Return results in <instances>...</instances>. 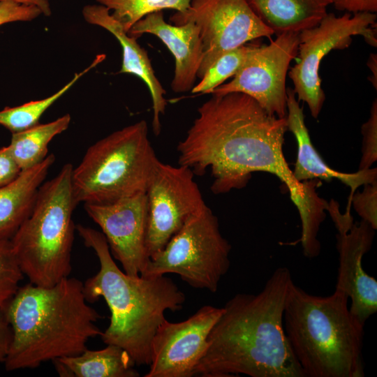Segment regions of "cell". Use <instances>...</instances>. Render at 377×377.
<instances>
[{
	"label": "cell",
	"instance_id": "cell-22",
	"mask_svg": "<svg viewBox=\"0 0 377 377\" xmlns=\"http://www.w3.org/2000/svg\"><path fill=\"white\" fill-rule=\"evenodd\" d=\"M71 117L66 114L46 124H38L28 129L12 133L8 147L22 170L41 163L48 155V145L69 126Z\"/></svg>",
	"mask_w": 377,
	"mask_h": 377
},
{
	"label": "cell",
	"instance_id": "cell-27",
	"mask_svg": "<svg viewBox=\"0 0 377 377\" xmlns=\"http://www.w3.org/2000/svg\"><path fill=\"white\" fill-rule=\"evenodd\" d=\"M363 136L359 170L370 169L377 160V101L373 102L370 116L362 126Z\"/></svg>",
	"mask_w": 377,
	"mask_h": 377
},
{
	"label": "cell",
	"instance_id": "cell-14",
	"mask_svg": "<svg viewBox=\"0 0 377 377\" xmlns=\"http://www.w3.org/2000/svg\"><path fill=\"white\" fill-rule=\"evenodd\" d=\"M84 207L101 228L112 256L121 263L124 272L140 275L149 260L146 193L108 204L84 203Z\"/></svg>",
	"mask_w": 377,
	"mask_h": 377
},
{
	"label": "cell",
	"instance_id": "cell-20",
	"mask_svg": "<svg viewBox=\"0 0 377 377\" xmlns=\"http://www.w3.org/2000/svg\"><path fill=\"white\" fill-rule=\"evenodd\" d=\"M259 18L277 35L318 25L331 0H246Z\"/></svg>",
	"mask_w": 377,
	"mask_h": 377
},
{
	"label": "cell",
	"instance_id": "cell-3",
	"mask_svg": "<svg viewBox=\"0 0 377 377\" xmlns=\"http://www.w3.org/2000/svg\"><path fill=\"white\" fill-rule=\"evenodd\" d=\"M87 302L76 278L49 287L20 286L3 307L12 330L6 370L32 369L82 353L90 339L102 334L96 325L101 316Z\"/></svg>",
	"mask_w": 377,
	"mask_h": 377
},
{
	"label": "cell",
	"instance_id": "cell-16",
	"mask_svg": "<svg viewBox=\"0 0 377 377\" xmlns=\"http://www.w3.org/2000/svg\"><path fill=\"white\" fill-rule=\"evenodd\" d=\"M127 34L138 38L143 34L157 36L167 46L175 60L171 89L175 93L191 90L203 58V45L198 27L192 22L175 25L165 22L163 11L145 16Z\"/></svg>",
	"mask_w": 377,
	"mask_h": 377
},
{
	"label": "cell",
	"instance_id": "cell-32",
	"mask_svg": "<svg viewBox=\"0 0 377 377\" xmlns=\"http://www.w3.org/2000/svg\"><path fill=\"white\" fill-rule=\"evenodd\" d=\"M12 341V330L3 308H0V362L3 363Z\"/></svg>",
	"mask_w": 377,
	"mask_h": 377
},
{
	"label": "cell",
	"instance_id": "cell-8",
	"mask_svg": "<svg viewBox=\"0 0 377 377\" xmlns=\"http://www.w3.org/2000/svg\"><path fill=\"white\" fill-rule=\"evenodd\" d=\"M231 245L208 207L191 216L162 250L150 258L140 276L175 274L193 288L217 291L230 269Z\"/></svg>",
	"mask_w": 377,
	"mask_h": 377
},
{
	"label": "cell",
	"instance_id": "cell-9",
	"mask_svg": "<svg viewBox=\"0 0 377 377\" xmlns=\"http://www.w3.org/2000/svg\"><path fill=\"white\" fill-rule=\"evenodd\" d=\"M376 22L373 13H347L340 17L327 13L318 25L299 33L297 61L288 75L298 101L307 103L313 117H318L325 97L319 75L323 58L332 50L348 47L354 36H362L376 47Z\"/></svg>",
	"mask_w": 377,
	"mask_h": 377
},
{
	"label": "cell",
	"instance_id": "cell-12",
	"mask_svg": "<svg viewBox=\"0 0 377 377\" xmlns=\"http://www.w3.org/2000/svg\"><path fill=\"white\" fill-rule=\"evenodd\" d=\"M299 33L277 35L269 45H250L246 59L226 84L213 90L214 96L239 92L253 98L269 114L287 116L286 74L290 61L297 54Z\"/></svg>",
	"mask_w": 377,
	"mask_h": 377
},
{
	"label": "cell",
	"instance_id": "cell-11",
	"mask_svg": "<svg viewBox=\"0 0 377 377\" xmlns=\"http://www.w3.org/2000/svg\"><path fill=\"white\" fill-rule=\"evenodd\" d=\"M194 175L187 166L159 160L156 163L145 192L149 258L163 249L191 216L207 207Z\"/></svg>",
	"mask_w": 377,
	"mask_h": 377
},
{
	"label": "cell",
	"instance_id": "cell-5",
	"mask_svg": "<svg viewBox=\"0 0 377 377\" xmlns=\"http://www.w3.org/2000/svg\"><path fill=\"white\" fill-rule=\"evenodd\" d=\"M348 300L339 290L318 296L293 283L283 325L305 377L364 376V325L350 313Z\"/></svg>",
	"mask_w": 377,
	"mask_h": 377
},
{
	"label": "cell",
	"instance_id": "cell-24",
	"mask_svg": "<svg viewBox=\"0 0 377 377\" xmlns=\"http://www.w3.org/2000/svg\"><path fill=\"white\" fill-rule=\"evenodd\" d=\"M101 5L112 10V16L128 32L145 16L164 9L184 12L190 6L191 0H96Z\"/></svg>",
	"mask_w": 377,
	"mask_h": 377
},
{
	"label": "cell",
	"instance_id": "cell-29",
	"mask_svg": "<svg viewBox=\"0 0 377 377\" xmlns=\"http://www.w3.org/2000/svg\"><path fill=\"white\" fill-rule=\"evenodd\" d=\"M35 6L18 3L12 1L0 2V27L13 22L31 21L41 15Z\"/></svg>",
	"mask_w": 377,
	"mask_h": 377
},
{
	"label": "cell",
	"instance_id": "cell-13",
	"mask_svg": "<svg viewBox=\"0 0 377 377\" xmlns=\"http://www.w3.org/2000/svg\"><path fill=\"white\" fill-rule=\"evenodd\" d=\"M223 311V307L205 305L184 321L171 323L165 318L154 336L149 371L145 377L193 376Z\"/></svg>",
	"mask_w": 377,
	"mask_h": 377
},
{
	"label": "cell",
	"instance_id": "cell-18",
	"mask_svg": "<svg viewBox=\"0 0 377 377\" xmlns=\"http://www.w3.org/2000/svg\"><path fill=\"white\" fill-rule=\"evenodd\" d=\"M110 10L103 5H87L82 10L84 20L89 24L99 26L111 33L122 48V65L120 73H131L140 77L147 86L153 104L152 128L155 135L161 133L160 117L167 105L165 91L157 79L147 52L130 36L122 25L116 20Z\"/></svg>",
	"mask_w": 377,
	"mask_h": 377
},
{
	"label": "cell",
	"instance_id": "cell-23",
	"mask_svg": "<svg viewBox=\"0 0 377 377\" xmlns=\"http://www.w3.org/2000/svg\"><path fill=\"white\" fill-rule=\"evenodd\" d=\"M105 59L98 54L93 62L82 71L75 73L61 89L54 94L40 100L31 101L15 107H6L0 111V126L12 133L28 129L38 124L43 113L62 96L82 76L96 66Z\"/></svg>",
	"mask_w": 377,
	"mask_h": 377
},
{
	"label": "cell",
	"instance_id": "cell-34",
	"mask_svg": "<svg viewBox=\"0 0 377 377\" xmlns=\"http://www.w3.org/2000/svg\"><path fill=\"white\" fill-rule=\"evenodd\" d=\"M367 66L371 69L372 76L369 77V80L375 87L377 88V55L376 54H371L368 61Z\"/></svg>",
	"mask_w": 377,
	"mask_h": 377
},
{
	"label": "cell",
	"instance_id": "cell-17",
	"mask_svg": "<svg viewBox=\"0 0 377 377\" xmlns=\"http://www.w3.org/2000/svg\"><path fill=\"white\" fill-rule=\"evenodd\" d=\"M287 116L288 130L294 135L297 144V155L294 170L295 178L300 182L311 179L331 182L336 179L350 187V193L346 213H350V199L360 186L377 180L376 168L360 170L353 173L337 171L330 167L314 147L304 122L303 109L300 107L293 89L288 88Z\"/></svg>",
	"mask_w": 377,
	"mask_h": 377
},
{
	"label": "cell",
	"instance_id": "cell-2",
	"mask_svg": "<svg viewBox=\"0 0 377 377\" xmlns=\"http://www.w3.org/2000/svg\"><path fill=\"white\" fill-rule=\"evenodd\" d=\"M293 283L289 269L279 267L258 293H238L230 299L208 336L194 376L305 377L283 325Z\"/></svg>",
	"mask_w": 377,
	"mask_h": 377
},
{
	"label": "cell",
	"instance_id": "cell-30",
	"mask_svg": "<svg viewBox=\"0 0 377 377\" xmlns=\"http://www.w3.org/2000/svg\"><path fill=\"white\" fill-rule=\"evenodd\" d=\"M21 172L8 146L0 148V187L11 183Z\"/></svg>",
	"mask_w": 377,
	"mask_h": 377
},
{
	"label": "cell",
	"instance_id": "cell-33",
	"mask_svg": "<svg viewBox=\"0 0 377 377\" xmlns=\"http://www.w3.org/2000/svg\"><path fill=\"white\" fill-rule=\"evenodd\" d=\"M6 1H12L21 4L35 6L40 10L42 14L46 16L51 14V9L48 0H0V2Z\"/></svg>",
	"mask_w": 377,
	"mask_h": 377
},
{
	"label": "cell",
	"instance_id": "cell-21",
	"mask_svg": "<svg viewBox=\"0 0 377 377\" xmlns=\"http://www.w3.org/2000/svg\"><path fill=\"white\" fill-rule=\"evenodd\" d=\"M62 377H137L139 373L130 355L123 348L107 345L101 350L85 349L82 353L52 361Z\"/></svg>",
	"mask_w": 377,
	"mask_h": 377
},
{
	"label": "cell",
	"instance_id": "cell-25",
	"mask_svg": "<svg viewBox=\"0 0 377 377\" xmlns=\"http://www.w3.org/2000/svg\"><path fill=\"white\" fill-rule=\"evenodd\" d=\"M250 45H244L219 57L207 69L201 81L193 86L192 93L209 94L229 77H233L243 64Z\"/></svg>",
	"mask_w": 377,
	"mask_h": 377
},
{
	"label": "cell",
	"instance_id": "cell-26",
	"mask_svg": "<svg viewBox=\"0 0 377 377\" xmlns=\"http://www.w3.org/2000/svg\"><path fill=\"white\" fill-rule=\"evenodd\" d=\"M23 276L10 240L0 239V308L16 293Z\"/></svg>",
	"mask_w": 377,
	"mask_h": 377
},
{
	"label": "cell",
	"instance_id": "cell-6",
	"mask_svg": "<svg viewBox=\"0 0 377 377\" xmlns=\"http://www.w3.org/2000/svg\"><path fill=\"white\" fill-rule=\"evenodd\" d=\"M71 163L40 186L29 217L10 239L24 275L30 283L52 286L69 276L78 202L73 190Z\"/></svg>",
	"mask_w": 377,
	"mask_h": 377
},
{
	"label": "cell",
	"instance_id": "cell-28",
	"mask_svg": "<svg viewBox=\"0 0 377 377\" xmlns=\"http://www.w3.org/2000/svg\"><path fill=\"white\" fill-rule=\"evenodd\" d=\"M350 205L362 218L374 229L377 228V180L364 185L362 192H355Z\"/></svg>",
	"mask_w": 377,
	"mask_h": 377
},
{
	"label": "cell",
	"instance_id": "cell-19",
	"mask_svg": "<svg viewBox=\"0 0 377 377\" xmlns=\"http://www.w3.org/2000/svg\"><path fill=\"white\" fill-rule=\"evenodd\" d=\"M54 161V155L50 154L41 163L22 170L14 181L0 187V239H10L29 217Z\"/></svg>",
	"mask_w": 377,
	"mask_h": 377
},
{
	"label": "cell",
	"instance_id": "cell-10",
	"mask_svg": "<svg viewBox=\"0 0 377 377\" xmlns=\"http://www.w3.org/2000/svg\"><path fill=\"white\" fill-rule=\"evenodd\" d=\"M175 25L193 22L200 31L203 58L197 77L222 54L246 43L274 34L256 14L246 0H191L184 12L170 17Z\"/></svg>",
	"mask_w": 377,
	"mask_h": 377
},
{
	"label": "cell",
	"instance_id": "cell-7",
	"mask_svg": "<svg viewBox=\"0 0 377 377\" xmlns=\"http://www.w3.org/2000/svg\"><path fill=\"white\" fill-rule=\"evenodd\" d=\"M158 161L145 120L124 127L91 145L73 168L74 197L108 204L145 193Z\"/></svg>",
	"mask_w": 377,
	"mask_h": 377
},
{
	"label": "cell",
	"instance_id": "cell-1",
	"mask_svg": "<svg viewBox=\"0 0 377 377\" xmlns=\"http://www.w3.org/2000/svg\"><path fill=\"white\" fill-rule=\"evenodd\" d=\"M198 113L177 145L178 164L197 175L210 170L214 194L243 188L256 172L275 175L286 185L300 214L302 233L297 242L305 251L318 249V232L328 202L316 192L319 179L298 182L286 161L283 150L286 117L269 114L239 92L213 95Z\"/></svg>",
	"mask_w": 377,
	"mask_h": 377
},
{
	"label": "cell",
	"instance_id": "cell-15",
	"mask_svg": "<svg viewBox=\"0 0 377 377\" xmlns=\"http://www.w3.org/2000/svg\"><path fill=\"white\" fill-rule=\"evenodd\" d=\"M374 230L362 220L337 235L339 267L335 290L350 299V313L364 325L377 311V281L362 265L363 256L371 248Z\"/></svg>",
	"mask_w": 377,
	"mask_h": 377
},
{
	"label": "cell",
	"instance_id": "cell-31",
	"mask_svg": "<svg viewBox=\"0 0 377 377\" xmlns=\"http://www.w3.org/2000/svg\"><path fill=\"white\" fill-rule=\"evenodd\" d=\"M331 2L336 9L350 13L377 12V0H331Z\"/></svg>",
	"mask_w": 377,
	"mask_h": 377
},
{
	"label": "cell",
	"instance_id": "cell-4",
	"mask_svg": "<svg viewBox=\"0 0 377 377\" xmlns=\"http://www.w3.org/2000/svg\"><path fill=\"white\" fill-rule=\"evenodd\" d=\"M75 230L100 263L98 272L83 286L88 302L103 297L111 313L110 324L101 335L103 342L125 350L137 365H149L152 340L165 319L164 313L182 309L184 293L165 275L144 277L123 272L101 232L81 224L75 225Z\"/></svg>",
	"mask_w": 377,
	"mask_h": 377
}]
</instances>
